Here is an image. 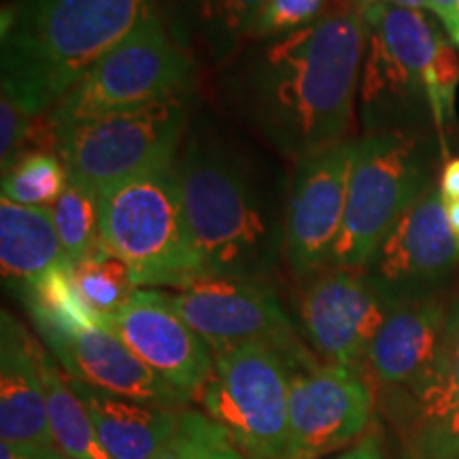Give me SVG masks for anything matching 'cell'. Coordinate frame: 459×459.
Masks as SVG:
<instances>
[{
  "label": "cell",
  "instance_id": "6da1fadb",
  "mask_svg": "<svg viewBox=\"0 0 459 459\" xmlns=\"http://www.w3.org/2000/svg\"><path fill=\"white\" fill-rule=\"evenodd\" d=\"M366 45L368 24L358 0H332L311 24L232 60L228 99L251 128L298 162L349 141Z\"/></svg>",
  "mask_w": 459,
  "mask_h": 459
},
{
  "label": "cell",
  "instance_id": "7a4b0ae2",
  "mask_svg": "<svg viewBox=\"0 0 459 459\" xmlns=\"http://www.w3.org/2000/svg\"><path fill=\"white\" fill-rule=\"evenodd\" d=\"M177 170L200 277L266 279L285 257L283 172L213 128L189 130Z\"/></svg>",
  "mask_w": 459,
  "mask_h": 459
},
{
  "label": "cell",
  "instance_id": "3957f363",
  "mask_svg": "<svg viewBox=\"0 0 459 459\" xmlns=\"http://www.w3.org/2000/svg\"><path fill=\"white\" fill-rule=\"evenodd\" d=\"M156 0H9L0 22V91L48 113L143 22Z\"/></svg>",
  "mask_w": 459,
  "mask_h": 459
},
{
  "label": "cell",
  "instance_id": "277c9868",
  "mask_svg": "<svg viewBox=\"0 0 459 459\" xmlns=\"http://www.w3.org/2000/svg\"><path fill=\"white\" fill-rule=\"evenodd\" d=\"M100 240L139 287H179L200 277L183 209L177 160L99 192Z\"/></svg>",
  "mask_w": 459,
  "mask_h": 459
},
{
  "label": "cell",
  "instance_id": "5b68a950",
  "mask_svg": "<svg viewBox=\"0 0 459 459\" xmlns=\"http://www.w3.org/2000/svg\"><path fill=\"white\" fill-rule=\"evenodd\" d=\"M432 172V145L417 132H377L359 139L330 268L364 266L394 223L434 186Z\"/></svg>",
  "mask_w": 459,
  "mask_h": 459
},
{
  "label": "cell",
  "instance_id": "8992f818",
  "mask_svg": "<svg viewBox=\"0 0 459 459\" xmlns=\"http://www.w3.org/2000/svg\"><path fill=\"white\" fill-rule=\"evenodd\" d=\"M189 82L192 56L156 13L102 56L48 115L62 136L74 124L186 94Z\"/></svg>",
  "mask_w": 459,
  "mask_h": 459
},
{
  "label": "cell",
  "instance_id": "52a82bcc",
  "mask_svg": "<svg viewBox=\"0 0 459 459\" xmlns=\"http://www.w3.org/2000/svg\"><path fill=\"white\" fill-rule=\"evenodd\" d=\"M291 361L274 344L245 342L215 353L198 400L247 459H283Z\"/></svg>",
  "mask_w": 459,
  "mask_h": 459
},
{
  "label": "cell",
  "instance_id": "ba28073f",
  "mask_svg": "<svg viewBox=\"0 0 459 459\" xmlns=\"http://www.w3.org/2000/svg\"><path fill=\"white\" fill-rule=\"evenodd\" d=\"M187 126L186 94L74 124L62 132L60 158L68 179L96 194L177 160Z\"/></svg>",
  "mask_w": 459,
  "mask_h": 459
},
{
  "label": "cell",
  "instance_id": "9c48e42d",
  "mask_svg": "<svg viewBox=\"0 0 459 459\" xmlns=\"http://www.w3.org/2000/svg\"><path fill=\"white\" fill-rule=\"evenodd\" d=\"M179 311L213 353L245 342H268L281 349L291 361V370L311 366L317 359L304 351L291 319L281 307L277 294L264 281L196 277L166 291Z\"/></svg>",
  "mask_w": 459,
  "mask_h": 459
},
{
  "label": "cell",
  "instance_id": "30bf717a",
  "mask_svg": "<svg viewBox=\"0 0 459 459\" xmlns=\"http://www.w3.org/2000/svg\"><path fill=\"white\" fill-rule=\"evenodd\" d=\"M358 147L349 139L296 162L285 217V262L296 279L332 266Z\"/></svg>",
  "mask_w": 459,
  "mask_h": 459
},
{
  "label": "cell",
  "instance_id": "8fae6325",
  "mask_svg": "<svg viewBox=\"0 0 459 459\" xmlns=\"http://www.w3.org/2000/svg\"><path fill=\"white\" fill-rule=\"evenodd\" d=\"M457 262L459 245L446 220L445 198L432 186L394 223L359 271L395 307L432 296Z\"/></svg>",
  "mask_w": 459,
  "mask_h": 459
},
{
  "label": "cell",
  "instance_id": "7c38bea8",
  "mask_svg": "<svg viewBox=\"0 0 459 459\" xmlns=\"http://www.w3.org/2000/svg\"><path fill=\"white\" fill-rule=\"evenodd\" d=\"M372 412L375 392L359 370L319 361L294 368L283 459H319L351 445Z\"/></svg>",
  "mask_w": 459,
  "mask_h": 459
},
{
  "label": "cell",
  "instance_id": "4fadbf2b",
  "mask_svg": "<svg viewBox=\"0 0 459 459\" xmlns=\"http://www.w3.org/2000/svg\"><path fill=\"white\" fill-rule=\"evenodd\" d=\"M392 308L359 268H328L304 287L298 325L324 364L359 370Z\"/></svg>",
  "mask_w": 459,
  "mask_h": 459
},
{
  "label": "cell",
  "instance_id": "5bb4252c",
  "mask_svg": "<svg viewBox=\"0 0 459 459\" xmlns=\"http://www.w3.org/2000/svg\"><path fill=\"white\" fill-rule=\"evenodd\" d=\"M169 385L198 398L213 375L211 344L189 328L166 291L136 290L113 317L102 321Z\"/></svg>",
  "mask_w": 459,
  "mask_h": 459
},
{
  "label": "cell",
  "instance_id": "9a60e30c",
  "mask_svg": "<svg viewBox=\"0 0 459 459\" xmlns=\"http://www.w3.org/2000/svg\"><path fill=\"white\" fill-rule=\"evenodd\" d=\"M49 349L68 375L100 392L166 409H189L192 398L160 378L102 321L62 338Z\"/></svg>",
  "mask_w": 459,
  "mask_h": 459
},
{
  "label": "cell",
  "instance_id": "2e32d148",
  "mask_svg": "<svg viewBox=\"0 0 459 459\" xmlns=\"http://www.w3.org/2000/svg\"><path fill=\"white\" fill-rule=\"evenodd\" d=\"M43 351L11 315L0 321V440L54 449L49 432Z\"/></svg>",
  "mask_w": 459,
  "mask_h": 459
},
{
  "label": "cell",
  "instance_id": "e0dca14e",
  "mask_svg": "<svg viewBox=\"0 0 459 459\" xmlns=\"http://www.w3.org/2000/svg\"><path fill=\"white\" fill-rule=\"evenodd\" d=\"M445 321L443 304L432 296L395 304L372 338L361 366L378 385L415 389L432 368Z\"/></svg>",
  "mask_w": 459,
  "mask_h": 459
},
{
  "label": "cell",
  "instance_id": "ac0fdd59",
  "mask_svg": "<svg viewBox=\"0 0 459 459\" xmlns=\"http://www.w3.org/2000/svg\"><path fill=\"white\" fill-rule=\"evenodd\" d=\"M68 378L83 400L100 445L111 459H153L177 432L181 412L186 411L126 400L71 375Z\"/></svg>",
  "mask_w": 459,
  "mask_h": 459
},
{
  "label": "cell",
  "instance_id": "d6986e66",
  "mask_svg": "<svg viewBox=\"0 0 459 459\" xmlns=\"http://www.w3.org/2000/svg\"><path fill=\"white\" fill-rule=\"evenodd\" d=\"M170 37L187 51L198 45L213 65H228L251 41L257 17L271 0H166Z\"/></svg>",
  "mask_w": 459,
  "mask_h": 459
},
{
  "label": "cell",
  "instance_id": "ffe728a7",
  "mask_svg": "<svg viewBox=\"0 0 459 459\" xmlns=\"http://www.w3.org/2000/svg\"><path fill=\"white\" fill-rule=\"evenodd\" d=\"M71 264L49 209L0 200V266L3 279L20 290Z\"/></svg>",
  "mask_w": 459,
  "mask_h": 459
},
{
  "label": "cell",
  "instance_id": "44dd1931",
  "mask_svg": "<svg viewBox=\"0 0 459 459\" xmlns=\"http://www.w3.org/2000/svg\"><path fill=\"white\" fill-rule=\"evenodd\" d=\"M41 366L54 449L71 459H111L100 445L90 412L74 392L66 370H60L57 361L45 351Z\"/></svg>",
  "mask_w": 459,
  "mask_h": 459
},
{
  "label": "cell",
  "instance_id": "7402d4cb",
  "mask_svg": "<svg viewBox=\"0 0 459 459\" xmlns=\"http://www.w3.org/2000/svg\"><path fill=\"white\" fill-rule=\"evenodd\" d=\"M22 294L34 324L49 347L74 332L99 324L96 315L79 296L73 279V264L48 273L32 285L24 287Z\"/></svg>",
  "mask_w": 459,
  "mask_h": 459
},
{
  "label": "cell",
  "instance_id": "603a6c76",
  "mask_svg": "<svg viewBox=\"0 0 459 459\" xmlns=\"http://www.w3.org/2000/svg\"><path fill=\"white\" fill-rule=\"evenodd\" d=\"M415 412L419 426L443 419L459 409V300L446 313L443 341L432 368L415 389Z\"/></svg>",
  "mask_w": 459,
  "mask_h": 459
},
{
  "label": "cell",
  "instance_id": "cb8c5ba5",
  "mask_svg": "<svg viewBox=\"0 0 459 459\" xmlns=\"http://www.w3.org/2000/svg\"><path fill=\"white\" fill-rule=\"evenodd\" d=\"M73 279L85 307L99 321L113 317L134 296V291L141 290L134 283L128 264L107 249L73 264Z\"/></svg>",
  "mask_w": 459,
  "mask_h": 459
},
{
  "label": "cell",
  "instance_id": "d4e9b609",
  "mask_svg": "<svg viewBox=\"0 0 459 459\" xmlns=\"http://www.w3.org/2000/svg\"><path fill=\"white\" fill-rule=\"evenodd\" d=\"M49 213L71 264L105 249L100 240L99 194L94 189L68 179L65 194L49 206Z\"/></svg>",
  "mask_w": 459,
  "mask_h": 459
},
{
  "label": "cell",
  "instance_id": "484cf974",
  "mask_svg": "<svg viewBox=\"0 0 459 459\" xmlns=\"http://www.w3.org/2000/svg\"><path fill=\"white\" fill-rule=\"evenodd\" d=\"M68 170L60 156L30 152L3 175V198L22 206L49 209L65 194Z\"/></svg>",
  "mask_w": 459,
  "mask_h": 459
},
{
  "label": "cell",
  "instance_id": "4316f807",
  "mask_svg": "<svg viewBox=\"0 0 459 459\" xmlns=\"http://www.w3.org/2000/svg\"><path fill=\"white\" fill-rule=\"evenodd\" d=\"M153 459H247L206 412L186 409L177 432Z\"/></svg>",
  "mask_w": 459,
  "mask_h": 459
},
{
  "label": "cell",
  "instance_id": "83f0119b",
  "mask_svg": "<svg viewBox=\"0 0 459 459\" xmlns=\"http://www.w3.org/2000/svg\"><path fill=\"white\" fill-rule=\"evenodd\" d=\"M459 82V57L453 45L446 41L445 34L440 37L438 54L428 74V102L432 113L436 130L445 152V132L453 119V105H455V88Z\"/></svg>",
  "mask_w": 459,
  "mask_h": 459
},
{
  "label": "cell",
  "instance_id": "f1b7e54d",
  "mask_svg": "<svg viewBox=\"0 0 459 459\" xmlns=\"http://www.w3.org/2000/svg\"><path fill=\"white\" fill-rule=\"evenodd\" d=\"M328 0H271L257 17L254 34L255 41H268L300 30L317 20Z\"/></svg>",
  "mask_w": 459,
  "mask_h": 459
},
{
  "label": "cell",
  "instance_id": "f546056e",
  "mask_svg": "<svg viewBox=\"0 0 459 459\" xmlns=\"http://www.w3.org/2000/svg\"><path fill=\"white\" fill-rule=\"evenodd\" d=\"M32 115L7 91H0V169L3 175L24 156Z\"/></svg>",
  "mask_w": 459,
  "mask_h": 459
},
{
  "label": "cell",
  "instance_id": "4dcf8cb0",
  "mask_svg": "<svg viewBox=\"0 0 459 459\" xmlns=\"http://www.w3.org/2000/svg\"><path fill=\"white\" fill-rule=\"evenodd\" d=\"M409 459H459V409L419 426Z\"/></svg>",
  "mask_w": 459,
  "mask_h": 459
},
{
  "label": "cell",
  "instance_id": "1f68e13d",
  "mask_svg": "<svg viewBox=\"0 0 459 459\" xmlns=\"http://www.w3.org/2000/svg\"><path fill=\"white\" fill-rule=\"evenodd\" d=\"M440 194H443L445 203L459 200V158L446 162L443 175H440Z\"/></svg>",
  "mask_w": 459,
  "mask_h": 459
},
{
  "label": "cell",
  "instance_id": "d6a6232c",
  "mask_svg": "<svg viewBox=\"0 0 459 459\" xmlns=\"http://www.w3.org/2000/svg\"><path fill=\"white\" fill-rule=\"evenodd\" d=\"M330 459H385L381 453V446H378V440L375 436H366L361 438V443H358L351 449L342 451L341 455L330 457Z\"/></svg>",
  "mask_w": 459,
  "mask_h": 459
},
{
  "label": "cell",
  "instance_id": "836d02e7",
  "mask_svg": "<svg viewBox=\"0 0 459 459\" xmlns=\"http://www.w3.org/2000/svg\"><path fill=\"white\" fill-rule=\"evenodd\" d=\"M459 0H428V9L432 11L434 15H438V20L443 22L446 30H453L455 26V15H457Z\"/></svg>",
  "mask_w": 459,
  "mask_h": 459
},
{
  "label": "cell",
  "instance_id": "e575fe53",
  "mask_svg": "<svg viewBox=\"0 0 459 459\" xmlns=\"http://www.w3.org/2000/svg\"><path fill=\"white\" fill-rule=\"evenodd\" d=\"M45 449L0 443V459H43Z\"/></svg>",
  "mask_w": 459,
  "mask_h": 459
},
{
  "label": "cell",
  "instance_id": "d590c367",
  "mask_svg": "<svg viewBox=\"0 0 459 459\" xmlns=\"http://www.w3.org/2000/svg\"><path fill=\"white\" fill-rule=\"evenodd\" d=\"M375 3H389V4H395V7H406V9H428V0H358V4L361 9L370 7V4Z\"/></svg>",
  "mask_w": 459,
  "mask_h": 459
},
{
  "label": "cell",
  "instance_id": "8d00e7d4",
  "mask_svg": "<svg viewBox=\"0 0 459 459\" xmlns=\"http://www.w3.org/2000/svg\"><path fill=\"white\" fill-rule=\"evenodd\" d=\"M445 204H446V220H449L451 232L459 245V200H453V203H445Z\"/></svg>",
  "mask_w": 459,
  "mask_h": 459
},
{
  "label": "cell",
  "instance_id": "74e56055",
  "mask_svg": "<svg viewBox=\"0 0 459 459\" xmlns=\"http://www.w3.org/2000/svg\"><path fill=\"white\" fill-rule=\"evenodd\" d=\"M449 34H451L453 43H455L459 48V7H457V15H455V26H453V30Z\"/></svg>",
  "mask_w": 459,
  "mask_h": 459
},
{
  "label": "cell",
  "instance_id": "f35d334b",
  "mask_svg": "<svg viewBox=\"0 0 459 459\" xmlns=\"http://www.w3.org/2000/svg\"><path fill=\"white\" fill-rule=\"evenodd\" d=\"M43 459H71V457L62 455V453L57 451V449H45V455H43Z\"/></svg>",
  "mask_w": 459,
  "mask_h": 459
}]
</instances>
